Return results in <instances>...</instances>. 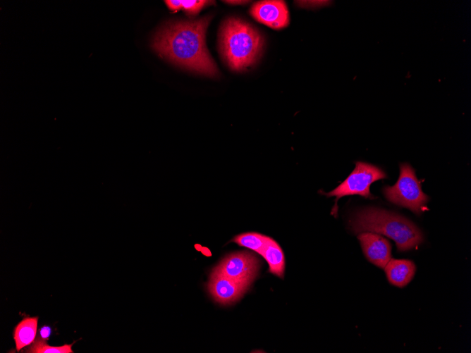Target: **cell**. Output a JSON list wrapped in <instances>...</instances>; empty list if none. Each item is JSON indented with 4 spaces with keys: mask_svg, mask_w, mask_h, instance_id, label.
I'll list each match as a JSON object with an SVG mask.
<instances>
[{
    "mask_svg": "<svg viewBox=\"0 0 471 353\" xmlns=\"http://www.w3.org/2000/svg\"><path fill=\"white\" fill-rule=\"evenodd\" d=\"M384 268L389 282L398 287L406 286L416 271L415 264L408 259H391Z\"/></svg>",
    "mask_w": 471,
    "mask_h": 353,
    "instance_id": "10",
    "label": "cell"
},
{
    "mask_svg": "<svg viewBox=\"0 0 471 353\" xmlns=\"http://www.w3.org/2000/svg\"><path fill=\"white\" fill-rule=\"evenodd\" d=\"M165 2L168 7L171 10L176 11L181 8V0H169L165 1Z\"/></svg>",
    "mask_w": 471,
    "mask_h": 353,
    "instance_id": "17",
    "label": "cell"
},
{
    "mask_svg": "<svg viewBox=\"0 0 471 353\" xmlns=\"http://www.w3.org/2000/svg\"><path fill=\"white\" fill-rule=\"evenodd\" d=\"M269 265V272L283 278L285 270V257L282 249L272 238L268 237L265 247L260 254Z\"/></svg>",
    "mask_w": 471,
    "mask_h": 353,
    "instance_id": "11",
    "label": "cell"
},
{
    "mask_svg": "<svg viewBox=\"0 0 471 353\" xmlns=\"http://www.w3.org/2000/svg\"><path fill=\"white\" fill-rule=\"evenodd\" d=\"M248 286L213 271L208 283V290L216 302L228 305L238 300Z\"/></svg>",
    "mask_w": 471,
    "mask_h": 353,
    "instance_id": "7",
    "label": "cell"
},
{
    "mask_svg": "<svg viewBox=\"0 0 471 353\" xmlns=\"http://www.w3.org/2000/svg\"><path fill=\"white\" fill-rule=\"evenodd\" d=\"M383 192L388 201L405 207L417 215L428 210L426 206L429 197L422 192L421 182L416 177L413 168L408 163L400 165V175L396 184L386 186Z\"/></svg>",
    "mask_w": 471,
    "mask_h": 353,
    "instance_id": "4",
    "label": "cell"
},
{
    "mask_svg": "<svg viewBox=\"0 0 471 353\" xmlns=\"http://www.w3.org/2000/svg\"><path fill=\"white\" fill-rule=\"evenodd\" d=\"M363 253L367 260L384 268L391 259V245L381 235L372 232H362L357 235Z\"/></svg>",
    "mask_w": 471,
    "mask_h": 353,
    "instance_id": "9",
    "label": "cell"
},
{
    "mask_svg": "<svg viewBox=\"0 0 471 353\" xmlns=\"http://www.w3.org/2000/svg\"><path fill=\"white\" fill-rule=\"evenodd\" d=\"M51 334V329L49 326H42L39 330V338L47 340Z\"/></svg>",
    "mask_w": 471,
    "mask_h": 353,
    "instance_id": "16",
    "label": "cell"
},
{
    "mask_svg": "<svg viewBox=\"0 0 471 353\" xmlns=\"http://www.w3.org/2000/svg\"><path fill=\"white\" fill-rule=\"evenodd\" d=\"M386 178V173L379 167L366 162H355V168L348 178L332 191L325 193L327 197H336L331 213L336 216L337 202L342 197L357 194L365 198H374L369 191L370 185Z\"/></svg>",
    "mask_w": 471,
    "mask_h": 353,
    "instance_id": "5",
    "label": "cell"
},
{
    "mask_svg": "<svg viewBox=\"0 0 471 353\" xmlns=\"http://www.w3.org/2000/svg\"><path fill=\"white\" fill-rule=\"evenodd\" d=\"M355 233L372 232L395 241L399 252L410 250L424 242L420 229L408 218L396 213L369 207L357 212L350 221Z\"/></svg>",
    "mask_w": 471,
    "mask_h": 353,
    "instance_id": "2",
    "label": "cell"
},
{
    "mask_svg": "<svg viewBox=\"0 0 471 353\" xmlns=\"http://www.w3.org/2000/svg\"><path fill=\"white\" fill-rule=\"evenodd\" d=\"M210 17L168 24L154 37L152 48L161 56L187 69L208 76L218 69L205 44Z\"/></svg>",
    "mask_w": 471,
    "mask_h": 353,
    "instance_id": "1",
    "label": "cell"
},
{
    "mask_svg": "<svg viewBox=\"0 0 471 353\" xmlns=\"http://www.w3.org/2000/svg\"><path fill=\"white\" fill-rule=\"evenodd\" d=\"M268 237L257 233H245L234 237L232 242L261 254Z\"/></svg>",
    "mask_w": 471,
    "mask_h": 353,
    "instance_id": "13",
    "label": "cell"
},
{
    "mask_svg": "<svg viewBox=\"0 0 471 353\" xmlns=\"http://www.w3.org/2000/svg\"><path fill=\"white\" fill-rule=\"evenodd\" d=\"M225 2L231 3V4H243L245 3L246 1H226Z\"/></svg>",
    "mask_w": 471,
    "mask_h": 353,
    "instance_id": "18",
    "label": "cell"
},
{
    "mask_svg": "<svg viewBox=\"0 0 471 353\" xmlns=\"http://www.w3.org/2000/svg\"><path fill=\"white\" fill-rule=\"evenodd\" d=\"M208 1H194V0H181V8L190 15L197 14L205 5L208 4Z\"/></svg>",
    "mask_w": 471,
    "mask_h": 353,
    "instance_id": "15",
    "label": "cell"
},
{
    "mask_svg": "<svg viewBox=\"0 0 471 353\" xmlns=\"http://www.w3.org/2000/svg\"><path fill=\"white\" fill-rule=\"evenodd\" d=\"M38 317H27L23 319L15 328L13 338L16 350L30 345L35 341L37 330Z\"/></svg>",
    "mask_w": 471,
    "mask_h": 353,
    "instance_id": "12",
    "label": "cell"
},
{
    "mask_svg": "<svg viewBox=\"0 0 471 353\" xmlns=\"http://www.w3.org/2000/svg\"><path fill=\"white\" fill-rule=\"evenodd\" d=\"M72 345H64L63 346L54 347L48 345L46 341L38 337L32 345L25 350V352L32 353H73Z\"/></svg>",
    "mask_w": 471,
    "mask_h": 353,
    "instance_id": "14",
    "label": "cell"
},
{
    "mask_svg": "<svg viewBox=\"0 0 471 353\" xmlns=\"http://www.w3.org/2000/svg\"><path fill=\"white\" fill-rule=\"evenodd\" d=\"M264 39L249 23L236 18L224 21L221 28L223 57L233 70L241 71L255 64L262 51Z\"/></svg>",
    "mask_w": 471,
    "mask_h": 353,
    "instance_id": "3",
    "label": "cell"
},
{
    "mask_svg": "<svg viewBox=\"0 0 471 353\" xmlns=\"http://www.w3.org/2000/svg\"><path fill=\"white\" fill-rule=\"evenodd\" d=\"M250 14L258 22L276 30L286 27L289 23V13L283 1L256 2L250 8Z\"/></svg>",
    "mask_w": 471,
    "mask_h": 353,
    "instance_id": "8",
    "label": "cell"
},
{
    "mask_svg": "<svg viewBox=\"0 0 471 353\" xmlns=\"http://www.w3.org/2000/svg\"><path fill=\"white\" fill-rule=\"evenodd\" d=\"M259 259L248 252H238L224 258L213 270L236 281L250 285L259 268Z\"/></svg>",
    "mask_w": 471,
    "mask_h": 353,
    "instance_id": "6",
    "label": "cell"
}]
</instances>
